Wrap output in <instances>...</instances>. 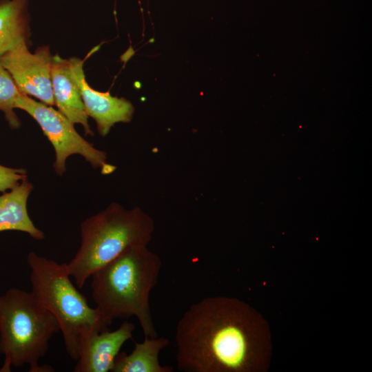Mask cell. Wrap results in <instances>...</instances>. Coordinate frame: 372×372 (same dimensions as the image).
Masks as SVG:
<instances>
[{"label":"cell","instance_id":"obj_1","mask_svg":"<svg viewBox=\"0 0 372 372\" xmlns=\"http://www.w3.org/2000/svg\"><path fill=\"white\" fill-rule=\"evenodd\" d=\"M177 368L183 372H263L271 358L269 324L236 298L206 297L192 304L175 331Z\"/></svg>","mask_w":372,"mask_h":372},{"label":"cell","instance_id":"obj_2","mask_svg":"<svg viewBox=\"0 0 372 372\" xmlns=\"http://www.w3.org/2000/svg\"><path fill=\"white\" fill-rule=\"evenodd\" d=\"M162 262L147 246L132 247L92 276V295L103 316L114 319L135 316L144 337H157L149 304Z\"/></svg>","mask_w":372,"mask_h":372},{"label":"cell","instance_id":"obj_3","mask_svg":"<svg viewBox=\"0 0 372 372\" xmlns=\"http://www.w3.org/2000/svg\"><path fill=\"white\" fill-rule=\"evenodd\" d=\"M154 229V220L143 209H128L116 203L83 220L81 246L66 263L76 286L83 288L95 271L127 249L147 246Z\"/></svg>","mask_w":372,"mask_h":372},{"label":"cell","instance_id":"obj_4","mask_svg":"<svg viewBox=\"0 0 372 372\" xmlns=\"http://www.w3.org/2000/svg\"><path fill=\"white\" fill-rule=\"evenodd\" d=\"M32 292L57 320L68 355L77 360L83 341L112 324L72 283L66 263L30 251L27 257Z\"/></svg>","mask_w":372,"mask_h":372},{"label":"cell","instance_id":"obj_5","mask_svg":"<svg viewBox=\"0 0 372 372\" xmlns=\"http://www.w3.org/2000/svg\"><path fill=\"white\" fill-rule=\"evenodd\" d=\"M59 331L57 320L32 291L9 289L0 296V354L4 355L0 372L25 364L30 372L53 371L40 366L39 361Z\"/></svg>","mask_w":372,"mask_h":372},{"label":"cell","instance_id":"obj_6","mask_svg":"<svg viewBox=\"0 0 372 372\" xmlns=\"http://www.w3.org/2000/svg\"><path fill=\"white\" fill-rule=\"evenodd\" d=\"M16 108L30 115L52 145L56 157L53 168L59 176L65 172L66 159L73 154L82 156L94 168H100L103 175L116 169L115 166L107 163L106 153L83 138L75 130L74 123L52 106L21 94L17 101Z\"/></svg>","mask_w":372,"mask_h":372},{"label":"cell","instance_id":"obj_7","mask_svg":"<svg viewBox=\"0 0 372 372\" xmlns=\"http://www.w3.org/2000/svg\"><path fill=\"white\" fill-rule=\"evenodd\" d=\"M22 41L0 56V63L10 73L21 93L39 101L55 105L51 82L52 54L48 46L34 53Z\"/></svg>","mask_w":372,"mask_h":372},{"label":"cell","instance_id":"obj_8","mask_svg":"<svg viewBox=\"0 0 372 372\" xmlns=\"http://www.w3.org/2000/svg\"><path fill=\"white\" fill-rule=\"evenodd\" d=\"M68 61L73 77L79 87L85 112L96 122L101 136L107 135L117 123L131 121L134 107L130 101L123 97L112 96L109 92L94 90L86 81L83 61L75 56Z\"/></svg>","mask_w":372,"mask_h":372},{"label":"cell","instance_id":"obj_9","mask_svg":"<svg viewBox=\"0 0 372 372\" xmlns=\"http://www.w3.org/2000/svg\"><path fill=\"white\" fill-rule=\"evenodd\" d=\"M136 326L124 321L114 331L94 332L82 342L74 372H109L123 345L132 338Z\"/></svg>","mask_w":372,"mask_h":372},{"label":"cell","instance_id":"obj_10","mask_svg":"<svg viewBox=\"0 0 372 372\" xmlns=\"http://www.w3.org/2000/svg\"><path fill=\"white\" fill-rule=\"evenodd\" d=\"M51 82L55 105L72 123L81 124L85 135H94L88 123L79 87L72 74L69 61L59 54L52 56Z\"/></svg>","mask_w":372,"mask_h":372},{"label":"cell","instance_id":"obj_11","mask_svg":"<svg viewBox=\"0 0 372 372\" xmlns=\"http://www.w3.org/2000/svg\"><path fill=\"white\" fill-rule=\"evenodd\" d=\"M32 189V184L26 178L10 192L0 195V232L18 231L27 233L35 240L45 238L28 212L27 201Z\"/></svg>","mask_w":372,"mask_h":372},{"label":"cell","instance_id":"obj_12","mask_svg":"<svg viewBox=\"0 0 372 372\" xmlns=\"http://www.w3.org/2000/svg\"><path fill=\"white\" fill-rule=\"evenodd\" d=\"M30 0H0V56L22 41H30Z\"/></svg>","mask_w":372,"mask_h":372},{"label":"cell","instance_id":"obj_13","mask_svg":"<svg viewBox=\"0 0 372 372\" xmlns=\"http://www.w3.org/2000/svg\"><path fill=\"white\" fill-rule=\"evenodd\" d=\"M169 343L165 337H144L142 342H134L130 354L119 352L111 372H172L173 367L163 366L159 354Z\"/></svg>","mask_w":372,"mask_h":372},{"label":"cell","instance_id":"obj_14","mask_svg":"<svg viewBox=\"0 0 372 372\" xmlns=\"http://www.w3.org/2000/svg\"><path fill=\"white\" fill-rule=\"evenodd\" d=\"M21 94L10 73L0 63V110L4 113L8 125L13 130L21 126L20 119L14 110Z\"/></svg>","mask_w":372,"mask_h":372},{"label":"cell","instance_id":"obj_15","mask_svg":"<svg viewBox=\"0 0 372 372\" xmlns=\"http://www.w3.org/2000/svg\"><path fill=\"white\" fill-rule=\"evenodd\" d=\"M27 178L25 169L10 168L0 165V192L10 190Z\"/></svg>","mask_w":372,"mask_h":372}]
</instances>
